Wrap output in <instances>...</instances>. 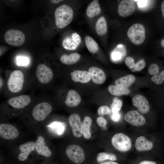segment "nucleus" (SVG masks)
Returning a JSON list of instances; mask_svg holds the SVG:
<instances>
[{"mask_svg":"<svg viewBox=\"0 0 164 164\" xmlns=\"http://www.w3.org/2000/svg\"><path fill=\"white\" fill-rule=\"evenodd\" d=\"M54 15L56 26L60 29H63L71 22L73 12L70 6L63 4L56 9Z\"/></svg>","mask_w":164,"mask_h":164,"instance_id":"f257e3e1","label":"nucleus"},{"mask_svg":"<svg viewBox=\"0 0 164 164\" xmlns=\"http://www.w3.org/2000/svg\"><path fill=\"white\" fill-rule=\"evenodd\" d=\"M111 142L113 146L121 152H127L132 147L130 138L122 133H118L114 135L111 138Z\"/></svg>","mask_w":164,"mask_h":164,"instance_id":"f03ea898","label":"nucleus"},{"mask_svg":"<svg viewBox=\"0 0 164 164\" xmlns=\"http://www.w3.org/2000/svg\"><path fill=\"white\" fill-rule=\"evenodd\" d=\"M127 35L132 43L136 45L141 44L145 39V27L140 23L135 24L129 28Z\"/></svg>","mask_w":164,"mask_h":164,"instance_id":"7ed1b4c3","label":"nucleus"},{"mask_svg":"<svg viewBox=\"0 0 164 164\" xmlns=\"http://www.w3.org/2000/svg\"><path fill=\"white\" fill-rule=\"evenodd\" d=\"M24 80L23 73L20 70H16L10 74L7 81L9 89L12 92L18 93L22 89Z\"/></svg>","mask_w":164,"mask_h":164,"instance_id":"20e7f679","label":"nucleus"},{"mask_svg":"<svg viewBox=\"0 0 164 164\" xmlns=\"http://www.w3.org/2000/svg\"><path fill=\"white\" fill-rule=\"evenodd\" d=\"M65 153L68 159L75 164H81L85 160L84 151L78 145L75 144L69 145L66 149Z\"/></svg>","mask_w":164,"mask_h":164,"instance_id":"39448f33","label":"nucleus"},{"mask_svg":"<svg viewBox=\"0 0 164 164\" xmlns=\"http://www.w3.org/2000/svg\"><path fill=\"white\" fill-rule=\"evenodd\" d=\"M5 39L8 44L18 46L23 43L25 40V37L23 32L20 30L9 29L5 33Z\"/></svg>","mask_w":164,"mask_h":164,"instance_id":"423d86ee","label":"nucleus"},{"mask_svg":"<svg viewBox=\"0 0 164 164\" xmlns=\"http://www.w3.org/2000/svg\"><path fill=\"white\" fill-rule=\"evenodd\" d=\"M52 110V107L49 103L42 102L34 107L32 111V115L35 120L42 121L45 119L50 114Z\"/></svg>","mask_w":164,"mask_h":164,"instance_id":"0eeeda50","label":"nucleus"},{"mask_svg":"<svg viewBox=\"0 0 164 164\" xmlns=\"http://www.w3.org/2000/svg\"><path fill=\"white\" fill-rule=\"evenodd\" d=\"M36 77L41 83L46 84L52 80L53 74L51 70L45 64H41L37 66L36 70Z\"/></svg>","mask_w":164,"mask_h":164,"instance_id":"6e6552de","label":"nucleus"},{"mask_svg":"<svg viewBox=\"0 0 164 164\" xmlns=\"http://www.w3.org/2000/svg\"><path fill=\"white\" fill-rule=\"evenodd\" d=\"M68 122L73 135L77 138H80L83 135V124L79 115L76 113L71 114Z\"/></svg>","mask_w":164,"mask_h":164,"instance_id":"1a4fd4ad","label":"nucleus"},{"mask_svg":"<svg viewBox=\"0 0 164 164\" xmlns=\"http://www.w3.org/2000/svg\"><path fill=\"white\" fill-rule=\"evenodd\" d=\"M19 133L17 128L12 125L8 123L0 124V136L7 140L16 138Z\"/></svg>","mask_w":164,"mask_h":164,"instance_id":"9d476101","label":"nucleus"},{"mask_svg":"<svg viewBox=\"0 0 164 164\" xmlns=\"http://www.w3.org/2000/svg\"><path fill=\"white\" fill-rule=\"evenodd\" d=\"M124 118L127 122L135 126H140L143 125L146 122L144 117L135 111H128L125 115Z\"/></svg>","mask_w":164,"mask_h":164,"instance_id":"9b49d317","label":"nucleus"},{"mask_svg":"<svg viewBox=\"0 0 164 164\" xmlns=\"http://www.w3.org/2000/svg\"><path fill=\"white\" fill-rule=\"evenodd\" d=\"M81 42L80 36L77 33L74 32L64 38L62 41V45L66 49L73 50L79 46Z\"/></svg>","mask_w":164,"mask_h":164,"instance_id":"f8f14e48","label":"nucleus"},{"mask_svg":"<svg viewBox=\"0 0 164 164\" xmlns=\"http://www.w3.org/2000/svg\"><path fill=\"white\" fill-rule=\"evenodd\" d=\"M135 9V5L132 0H122L118 5V11L120 16L125 17L133 13Z\"/></svg>","mask_w":164,"mask_h":164,"instance_id":"ddd939ff","label":"nucleus"},{"mask_svg":"<svg viewBox=\"0 0 164 164\" xmlns=\"http://www.w3.org/2000/svg\"><path fill=\"white\" fill-rule=\"evenodd\" d=\"M132 102L134 106L141 113L146 114L149 112V105L148 101L144 96L141 95L135 96L132 99Z\"/></svg>","mask_w":164,"mask_h":164,"instance_id":"4468645a","label":"nucleus"},{"mask_svg":"<svg viewBox=\"0 0 164 164\" xmlns=\"http://www.w3.org/2000/svg\"><path fill=\"white\" fill-rule=\"evenodd\" d=\"M31 101L29 96L23 95L10 98L8 100V103L15 108L20 109L28 105Z\"/></svg>","mask_w":164,"mask_h":164,"instance_id":"2eb2a0df","label":"nucleus"},{"mask_svg":"<svg viewBox=\"0 0 164 164\" xmlns=\"http://www.w3.org/2000/svg\"><path fill=\"white\" fill-rule=\"evenodd\" d=\"M19 148L20 152L18 155V159L20 161H24L27 159L31 152L35 149V142L31 141L21 144Z\"/></svg>","mask_w":164,"mask_h":164,"instance_id":"dca6fc26","label":"nucleus"},{"mask_svg":"<svg viewBox=\"0 0 164 164\" xmlns=\"http://www.w3.org/2000/svg\"><path fill=\"white\" fill-rule=\"evenodd\" d=\"M35 149L39 155L46 157H50L51 155L52 152L46 145L44 138L42 136L37 137L35 142Z\"/></svg>","mask_w":164,"mask_h":164,"instance_id":"f3484780","label":"nucleus"},{"mask_svg":"<svg viewBox=\"0 0 164 164\" xmlns=\"http://www.w3.org/2000/svg\"><path fill=\"white\" fill-rule=\"evenodd\" d=\"M93 82L97 84H101L105 81L106 76L101 69L95 67H90L88 70Z\"/></svg>","mask_w":164,"mask_h":164,"instance_id":"a211bd4d","label":"nucleus"},{"mask_svg":"<svg viewBox=\"0 0 164 164\" xmlns=\"http://www.w3.org/2000/svg\"><path fill=\"white\" fill-rule=\"evenodd\" d=\"M81 101V97L77 91L71 90L67 93L65 103L69 107H75L79 105Z\"/></svg>","mask_w":164,"mask_h":164,"instance_id":"6ab92c4d","label":"nucleus"},{"mask_svg":"<svg viewBox=\"0 0 164 164\" xmlns=\"http://www.w3.org/2000/svg\"><path fill=\"white\" fill-rule=\"evenodd\" d=\"M135 146L138 151L142 152L151 150L154 145L152 142L147 140L144 136H140L136 139Z\"/></svg>","mask_w":164,"mask_h":164,"instance_id":"aec40b11","label":"nucleus"},{"mask_svg":"<svg viewBox=\"0 0 164 164\" xmlns=\"http://www.w3.org/2000/svg\"><path fill=\"white\" fill-rule=\"evenodd\" d=\"M72 80L75 82L82 83L88 82L91 79V76L88 71L77 70L70 73Z\"/></svg>","mask_w":164,"mask_h":164,"instance_id":"412c9836","label":"nucleus"},{"mask_svg":"<svg viewBox=\"0 0 164 164\" xmlns=\"http://www.w3.org/2000/svg\"><path fill=\"white\" fill-rule=\"evenodd\" d=\"M135 80V77L133 75L128 74L118 79L114 84L118 87L127 88L133 84Z\"/></svg>","mask_w":164,"mask_h":164,"instance_id":"4be33fe9","label":"nucleus"},{"mask_svg":"<svg viewBox=\"0 0 164 164\" xmlns=\"http://www.w3.org/2000/svg\"><path fill=\"white\" fill-rule=\"evenodd\" d=\"M101 11V8L98 0H94L88 5L86 14L88 17L92 18L99 14Z\"/></svg>","mask_w":164,"mask_h":164,"instance_id":"5701e85b","label":"nucleus"},{"mask_svg":"<svg viewBox=\"0 0 164 164\" xmlns=\"http://www.w3.org/2000/svg\"><path fill=\"white\" fill-rule=\"evenodd\" d=\"M126 53L125 47L122 44L118 45L112 52L111 58L113 61H115L120 60L125 56Z\"/></svg>","mask_w":164,"mask_h":164,"instance_id":"b1692460","label":"nucleus"},{"mask_svg":"<svg viewBox=\"0 0 164 164\" xmlns=\"http://www.w3.org/2000/svg\"><path fill=\"white\" fill-rule=\"evenodd\" d=\"M80 55L77 53H71L68 55H62L60 59V62L66 65H71L77 62L79 60Z\"/></svg>","mask_w":164,"mask_h":164,"instance_id":"393cba45","label":"nucleus"},{"mask_svg":"<svg viewBox=\"0 0 164 164\" xmlns=\"http://www.w3.org/2000/svg\"><path fill=\"white\" fill-rule=\"evenodd\" d=\"M92 122V119L88 116H85L83 120V135L86 139H89L91 137V127Z\"/></svg>","mask_w":164,"mask_h":164,"instance_id":"a878e982","label":"nucleus"},{"mask_svg":"<svg viewBox=\"0 0 164 164\" xmlns=\"http://www.w3.org/2000/svg\"><path fill=\"white\" fill-rule=\"evenodd\" d=\"M95 29L96 33L99 36L103 35L106 33L107 25L104 17L101 16L98 19L96 24Z\"/></svg>","mask_w":164,"mask_h":164,"instance_id":"bb28decb","label":"nucleus"},{"mask_svg":"<svg viewBox=\"0 0 164 164\" xmlns=\"http://www.w3.org/2000/svg\"><path fill=\"white\" fill-rule=\"evenodd\" d=\"M108 90L112 95L115 96L128 95L130 92V91L127 88H123L113 85L108 86Z\"/></svg>","mask_w":164,"mask_h":164,"instance_id":"cd10ccee","label":"nucleus"},{"mask_svg":"<svg viewBox=\"0 0 164 164\" xmlns=\"http://www.w3.org/2000/svg\"><path fill=\"white\" fill-rule=\"evenodd\" d=\"M84 41L87 48L90 52L95 53L98 51V44L91 37L86 36L84 38Z\"/></svg>","mask_w":164,"mask_h":164,"instance_id":"c85d7f7f","label":"nucleus"},{"mask_svg":"<svg viewBox=\"0 0 164 164\" xmlns=\"http://www.w3.org/2000/svg\"><path fill=\"white\" fill-rule=\"evenodd\" d=\"M117 159V157L115 155L104 152L98 153L96 156L97 162L100 163L104 162L106 160L114 161Z\"/></svg>","mask_w":164,"mask_h":164,"instance_id":"c756f323","label":"nucleus"},{"mask_svg":"<svg viewBox=\"0 0 164 164\" xmlns=\"http://www.w3.org/2000/svg\"><path fill=\"white\" fill-rule=\"evenodd\" d=\"M123 104L121 100L117 98L114 99L111 106V111L113 113L118 112L121 110Z\"/></svg>","mask_w":164,"mask_h":164,"instance_id":"7c9ffc66","label":"nucleus"},{"mask_svg":"<svg viewBox=\"0 0 164 164\" xmlns=\"http://www.w3.org/2000/svg\"><path fill=\"white\" fill-rule=\"evenodd\" d=\"M152 82L157 85L161 84L164 81V70L155 75L153 76L151 78Z\"/></svg>","mask_w":164,"mask_h":164,"instance_id":"2f4dec72","label":"nucleus"},{"mask_svg":"<svg viewBox=\"0 0 164 164\" xmlns=\"http://www.w3.org/2000/svg\"><path fill=\"white\" fill-rule=\"evenodd\" d=\"M149 73L151 75H155L159 72V65L156 63H153L151 64L148 69Z\"/></svg>","mask_w":164,"mask_h":164,"instance_id":"473e14b6","label":"nucleus"},{"mask_svg":"<svg viewBox=\"0 0 164 164\" xmlns=\"http://www.w3.org/2000/svg\"><path fill=\"white\" fill-rule=\"evenodd\" d=\"M111 109L107 106H102L100 107L98 109L97 112L99 115L103 116L109 114L111 112Z\"/></svg>","mask_w":164,"mask_h":164,"instance_id":"72a5a7b5","label":"nucleus"},{"mask_svg":"<svg viewBox=\"0 0 164 164\" xmlns=\"http://www.w3.org/2000/svg\"><path fill=\"white\" fill-rule=\"evenodd\" d=\"M17 63L19 66H26L29 63V59L26 57L19 56L16 58Z\"/></svg>","mask_w":164,"mask_h":164,"instance_id":"f704fd0d","label":"nucleus"},{"mask_svg":"<svg viewBox=\"0 0 164 164\" xmlns=\"http://www.w3.org/2000/svg\"><path fill=\"white\" fill-rule=\"evenodd\" d=\"M145 62L143 60H141L135 65L134 70L136 71H140L145 67Z\"/></svg>","mask_w":164,"mask_h":164,"instance_id":"c9c22d12","label":"nucleus"},{"mask_svg":"<svg viewBox=\"0 0 164 164\" xmlns=\"http://www.w3.org/2000/svg\"><path fill=\"white\" fill-rule=\"evenodd\" d=\"M125 63L128 68L130 69H132L135 65L134 59L130 56L127 57L125 58Z\"/></svg>","mask_w":164,"mask_h":164,"instance_id":"e433bc0d","label":"nucleus"},{"mask_svg":"<svg viewBox=\"0 0 164 164\" xmlns=\"http://www.w3.org/2000/svg\"><path fill=\"white\" fill-rule=\"evenodd\" d=\"M96 123L101 127H105L107 124V121L105 119L101 116L97 117L96 119Z\"/></svg>","mask_w":164,"mask_h":164,"instance_id":"4c0bfd02","label":"nucleus"},{"mask_svg":"<svg viewBox=\"0 0 164 164\" xmlns=\"http://www.w3.org/2000/svg\"><path fill=\"white\" fill-rule=\"evenodd\" d=\"M120 118L121 115L118 112L113 113L111 117V119L114 122L118 121Z\"/></svg>","mask_w":164,"mask_h":164,"instance_id":"58836bf2","label":"nucleus"},{"mask_svg":"<svg viewBox=\"0 0 164 164\" xmlns=\"http://www.w3.org/2000/svg\"><path fill=\"white\" fill-rule=\"evenodd\" d=\"M138 6L140 8H143L145 6L149 1L148 0H138Z\"/></svg>","mask_w":164,"mask_h":164,"instance_id":"ea45409f","label":"nucleus"},{"mask_svg":"<svg viewBox=\"0 0 164 164\" xmlns=\"http://www.w3.org/2000/svg\"><path fill=\"white\" fill-rule=\"evenodd\" d=\"M139 164H157L155 162L144 160L140 162Z\"/></svg>","mask_w":164,"mask_h":164,"instance_id":"a19ab883","label":"nucleus"},{"mask_svg":"<svg viewBox=\"0 0 164 164\" xmlns=\"http://www.w3.org/2000/svg\"><path fill=\"white\" fill-rule=\"evenodd\" d=\"M99 164H119L117 162L112 161H108L100 163Z\"/></svg>","mask_w":164,"mask_h":164,"instance_id":"79ce46f5","label":"nucleus"},{"mask_svg":"<svg viewBox=\"0 0 164 164\" xmlns=\"http://www.w3.org/2000/svg\"><path fill=\"white\" fill-rule=\"evenodd\" d=\"M161 9L163 17L164 18V0L162 2L161 5Z\"/></svg>","mask_w":164,"mask_h":164,"instance_id":"37998d69","label":"nucleus"},{"mask_svg":"<svg viewBox=\"0 0 164 164\" xmlns=\"http://www.w3.org/2000/svg\"><path fill=\"white\" fill-rule=\"evenodd\" d=\"M52 2L55 4H57L60 2L63 1L62 0H51Z\"/></svg>","mask_w":164,"mask_h":164,"instance_id":"c03bdc74","label":"nucleus"},{"mask_svg":"<svg viewBox=\"0 0 164 164\" xmlns=\"http://www.w3.org/2000/svg\"><path fill=\"white\" fill-rule=\"evenodd\" d=\"M161 46L164 48V38L162 39L160 42Z\"/></svg>","mask_w":164,"mask_h":164,"instance_id":"a18cd8bd","label":"nucleus"},{"mask_svg":"<svg viewBox=\"0 0 164 164\" xmlns=\"http://www.w3.org/2000/svg\"></svg>","mask_w":164,"mask_h":164,"instance_id":"49530a36","label":"nucleus"}]
</instances>
